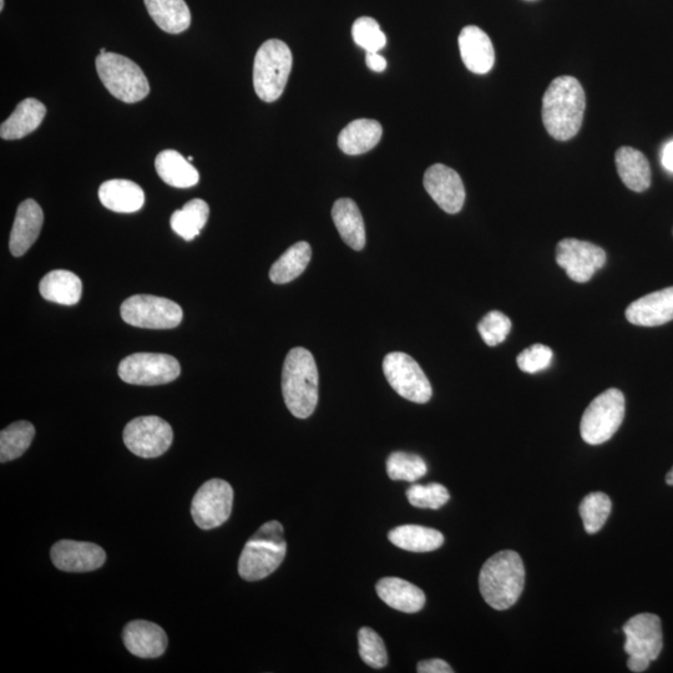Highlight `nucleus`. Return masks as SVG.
<instances>
[{
  "label": "nucleus",
  "mask_w": 673,
  "mask_h": 673,
  "mask_svg": "<svg viewBox=\"0 0 673 673\" xmlns=\"http://www.w3.org/2000/svg\"><path fill=\"white\" fill-rule=\"evenodd\" d=\"M586 96L583 86L573 77L553 80L543 98V123L555 140L568 141L583 125Z\"/></svg>",
  "instance_id": "1"
},
{
  "label": "nucleus",
  "mask_w": 673,
  "mask_h": 673,
  "mask_svg": "<svg viewBox=\"0 0 673 673\" xmlns=\"http://www.w3.org/2000/svg\"><path fill=\"white\" fill-rule=\"evenodd\" d=\"M525 585V568L520 555L504 550L488 559L479 575L483 599L493 609L503 611L518 602Z\"/></svg>",
  "instance_id": "2"
},
{
  "label": "nucleus",
  "mask_w": 673,
  "mask_h": 673,
  "mask_svg": "<svg viewBox=\"0 0 673 673\" xmlns=\"http://www.w3.org/2000/svg\"><path fill=\"white\" fill-rule=\"evenodd\" d=\"M282 393L288 411L300 419L311 417L318 403V369L306 348L288 352L282 371Z\"/></svg>",
  "instance_id": "3"
},
{
  "label": "nucleus",
  "mask_w": 673,
  "mask_h": 673,
  "mask_svg": "<svg viewBox=\"0 0 673 673\" xmlns=\"http://www.w3.org/2000/svg\"><path fill=\"white\" fill-rule=\"evenodd\" d=\"M292 53L286 43L267 40L258 49L253 63V88L258 98L273 103L281 98L292 70Z\"/></svg>",
  "instance_id": "4"
},
{
  "label": "nucleus",
  "mask_w": 673,
  "mask_h": 673,
  "mask_svg": "<svg viewBox=\"0 0 673 673\" xmlns=\"http://www.w3.org/2000/svg\"><path fill=\"white\" fill-rule=\"evenodd\" d=\"M95 64L101 82L116 99L135 104L149 95L148 78L133 60L108 52L100 54Z\"/></svg>",
  "instance_id": "5"
},
{
  "label": "nucleus",
  "mask_w": 673,
  "mask_h": 673,
  "mask_svg": "<svg viewBox=\"0 0 673 673\" xmlns=\"http://www.w3.org/2000/svg\"><path fill=\"white\" fill-rule=\"evenodd\" d=\"M624 634L625 652L629 655L627 667L632 672H645L664 647L660 617L654 614L631 617L624 625Z\"/></svg>",
  "instance_id": "6"
},
{
  "label": "nucleus",
  "mask_w": 673,
  "mask_h": 673,
  "mask_svg": "<svg viewBox=\"0 0 673 673\" xmlns=\"http://www.w3.org/2000/svg\"><path fill=\"white\" fill-rule=\"evenodd\" d=\"M624 418V394L616 388L607 389L586 408L580 424L581 437L590 445L605 443L614 437Z\"/></svg>",
  "instance_id": "7"
},
{
  "label": "nucleus",
  "mask_w": 673,
  "mask_h": 673,
  "mask_svg": "<svg viewBox=\"0 0 673 673\" xmlns=\"http://www.w3.org/2000/svg\"><path fill=\"white\" fill-rule=\"evenodd\" d=\"M120 313L128 325L148 330H172L184 318V312L177 303L150 295L129 297L121 305Z\"/></svg>",
  "instance_id": "8"
},
{
  "label": "nucleus",
  "mask_w": 673,
  "mask_h": 673,
  "mask_svg": "<svg viewBox=\"0 0 673 673\" xmlns=\"http://www.w3.org/2000/svg\"><path fill=\"white\" fill-rule=\"evenodd\" d=\"M121 381L135 386H161L176 381L181 366L175 357L160 353H135L121 361Z\"/></svg>",
  "instance_id": "9"
},
{
  "label": "nucleus",
  "mask_w": 673,
  "mask_h": 673,
  "mask_svg": "<svg viewBox=\"0 0 673 673\" xmlns=\"http://www.w3.org/2000/svg\"><path fill=\"white\" fill-rule=\"evenodd\" d=\"M383 372L394 391L407 401L424 404L432 398L429 379L421 366L408 354H387L383 361Z\"/></svg>",
  "instance_id": "10"
},
{
  "label": "nucleus",
  "mask_w": 673,
  "mask_h": 673,
  "mask_svg": "<svg viewBox=\"0 0 673 673\" xmlns=\"http://www.w3.org/2000/svg\"><path fill=\"white\" fill-rule=\"evenodd\" d=\"M234 505V489L225 480L211 479L197 490L191 515L200 529L219 528L229 520Z\"/></svg>",
  "instance_id": "11"
},
{
  "label": "nucleus",
  "mask_w": 673,
  "mask_h": 673,
  "mask_svg": "<svg viewBox=\"0 0 673 673\" xmlns=\"http://www.w3.org/2000/svg\"><path fill=\"white\" fill-rule=\"evenodd\" d=\"M174 440L171 425L155 416L139 417L126 424L124 443L140 458H158L168 452Z\"/></svg>",
  "instance_id": "12"
},
{
  "label": "nucleus",
  "mask_w": 673,
  "mask_h": 673,
  "mask_svg": "<svg viewBox=\"0 0 673 673\" xmlns=\"http://www.w3.org/2000/svg\"><path fill=\"white\" fill-rule=\"evenodd\" d=\"M556 262L571 280L585 283L606 263V252L588 241L565 239L556 247Z\"/></svg>",
  "instance_id": "13"
},
{
  "label": "nucleus",
  "mask_w": 673,
  "mask_h": 673,
  "mask_svg": "<svg viewBox=\"0 0 673 673\" xmlns=\"http://www.w3.org/2000/svg\"><path fill=\"white\" fill-rule=\"evenodd\" d=\"M423 184L443 211L454 215L463 209L465 187L457 171L443 164H435L425 171Z\"/></svg>",
  "instance_id": "14"
},
{
  "label": "nucleus",
  "mask_w": 673,
  "mask_h": 673,
  "mask_svg": "<svg viewBox=\"0 0 673 673\" xmlns=\"http://www.w3.org/2000/svg\"><path fill=\"white\" fill-rule=\"evenodd\" d=\"M52 561L55 568L65 573H90L105 564L104 549L93 543L62 540L52 548Z\"/></svg>",
  "instance_id": "15"
},
{
  "label": "nucleus",
  "mask_w": 673,
  "mask_h": 673,
  "mask_svg": "<svg viewBox=\"0 0 673 673\" xmlns=\"http://www.w3.org/2000/svg\"><path fill=\"white\" fill-rule=\"evenodd\" d=\"M287 554V546H277L250 539L239 560V574L246 581L266 579L280 568Z\"/></svg>",
  "instance_id": "16"
},
{
  "label": "nucleus",
  "mask_w": 673,
  "mask_h": 673,
  "mask_svg": "<svg viewBox=\"0 0 673 673\" xmlns=\"http://www.w3.org/2000/svg\"><path fill=\"white\" fill-rule=\"evenodd\" d=\"M627 321L635 326L657 327L673 321V286L650 293L626 308Z\"/></svg>",
  "instance_id": "17"
},
{
  "label": "nucleus",
  "mask_w": 673,
  "mask_h": 673,
  "mask_svg": "<svg viewBox=\"0 0 673 673\" xmlns=\"http://www.w3.org/2000/svg\"><path fill=\"white\" fill-rule=\"evenodd\" d=\"M124 645L140 659H158L168 647V636L160 626L150 621L136 620L125 626Z\"/></svg>",
  "instance_id": "18"
},
{
  "label": "nucleus",
  "mask_w": 673,
  "mask_h": 673,
  "mask_svg": "<svg viewBox=\"0 0 673 673\" xmlns=\"http://www.w3.org/2000/svg\"><path fill=\"white\" fill-rule=\"evenodd\" d=\"M43 222V210L37 201L28 199L19 205L9 239V250L14 257L25 255V252L35 244L42 231Z\"/></svg>",
  "instance_id": "19"
},
{
  "label": "nucleus",
  "mask_w": 673,
  "mask_h": 673,
  "mask_svg": "<svg viewBox=\"0 0 673 673\" xmlns=\"http://www.w3.org/2000/svg\"><path fill=\"white\" fill-rule=\"evenodd\" d=\"M463 63L474 74H487L495 63V52L488 34L475 25H468L459 35Z\"/></svg>",
  "instance_id": "20"
},
{
  "label": "nucleus",
  "mask_w": 673,
  "mask_h": 673,
  "mask_svg": "<svg viewBox=\"0 0 673 673\" xmlns=\"http://www.w3.org/2000/svg\"><path fill=\"white\" fill-rule=\"evenodd\" d=\"M99 200L110 211L133 214L143 209L145 192L133 181L110 180L100 186Z\"/></svg>",
  "instance_id": "21"
},
{
  "label": "nucleus",
  "mask_w": 673,
  "mask_h": 673,
  "mask_svg": "<svg viewBox=\"0 0 673 673\" xmlns=\"http://www.w3.org/2000/svg\"><path fill=\"white\" fill-rule=\"evenodd\" d=\"M377 594L392 609L416 614L425 605V594L418 586L399 578H383L376 586Z\"/></svg>",
  "instance_id": "22"
},
{
  "label": "nucleus",
  "mask_w": 673,
  "mask_h": 673,
  "mask_svg": "<svg viewBox=\"0 0 673 673\" xmlns=\"http://www.w3.org/2000/svg\"><path fill=\"white\" fill-rule=\"evenodd\" d=\"M47 115V108L34 98L19 103L13 114L0 126V136L4 140H19L37 130Z\"/></svg>",
  "instance_id": "23"
},
{
  "label": "nucleus",
  "mask_w": 673,
  "mask_h": 673,
  "mask_svg": "<svg viewBox=\"0 0 673 673\" xmlns=\"http://www.w3.org/2000/svg\"><path fill=\"white\" fill-rule=\"evenodd\" d=\"M332 219L342 240L353 250H363L366 246V227L356 202L351 199L337 200L333 205Z\"/></svg>",
  "instance_id": "24"
},
{
  "label": "nucleus",
  "mask_w": 673,
  "mask_h": 673,
  "mask_svg": "<svg viewBox=\"0 0 673 673\" xmlns=\"http://www.w3.org/2000/svg\"><path fill=\"white\" fill-rule=\"evenodd\" d=\"M383 134L376 120L358 119L349 123L338 136L339 149L347 155H361L376 148Z\"/></svg>",
  "instance_id": "25"
},
{
  "label": "nucleus",
  "mask_w": 673,
  "mask_h": 673,
  "mask_svg": "<svg viewBox=\"0 0 673 673\" xmlns=\"http://www.w3.org/2000/svg\"><path fill=\"white\" fill-rule=\"evenodd\" d=\"M39 292L47 301L63 306H74L82 298L83 282L73 272L55 270L40 281Z\"/></svg>",
  "instance_id": "26"
},
{
  "label": "nucleus",
  "mask_w": 673,
  "mask_h": 673,
  "mask_svg": "<svg viewBox=\"0 0 673 673\" xmlns=\"http://www.w3.org/2000/svg\"><path fill=\"white\" fill-rule=\"evenodd\" d=\"M615 163L622 182L635 192H644L651 185L649 161L641 151L624 146L616 151Z\"/></svg>",
  "instance_id": "27"
},
{
  "label": "nucleus",
  "mask_w": 673,
  "mask_h": 673,
  "mask_svg": "<svg viewBox=\"0 0 673 673\" xmlns=\"http://www.w3.org/2000/svg\"><path fill=\"white\" fill-rule=\"evenodd\" d=\"M155 169L161 180L177 189L195 186L200 180L195 166L175 150L161 151L155 160Z\"/></svg>",
  "instance_id": "28"
},
{
  "label": "nucleus",
  "mask_w": 673,
  "mask_h": 673,
  "mask_svg": "<svg viewBox=\"0 0 673 673\" xmlns=\"http://www.w3.org/2000/svg\"><path fill=\"white\" fill-rule=\"evenodd\" d=\"M146 9L160 29L180 34L189 29L191 13L185 0H144Z\"/></svg>",
  "instance_id": "29"
},
{
  "label": "nucleus",
  "mask_w": 673,
  "mask_h": 673,
  "mask_svg": "<svg viewBox=\"0 0 673 673\" xmlns=\"http://www.w3.org/2000/svg\"><path fill=\"white\" fill-rule=\"evenodd\" d=\"M388 539L397 548L412 553H429L444 544L440 531L419 525H402L389 531Z\"/></svg>",
  "instance_id": "30"
},
{
  "label": "nucleus",
  "mask_w": 673,
  "mask_h": 673,
  "mask_svg": "<svg viewBox=\"0 0 673 673\" xmlns=\"http://www.w3.org/2000/svg\"><path fill=\"white\" fill-rule=\"evenodd\" d=\"M312 257V249L307 242H297L273 263L270 280L276 285H285L300 277L306 271Z\"/></svg>",
  "instance_id": "31"
},
{
  "label": "nucleus",
  "mask_w": 673,
  "mask_h": 673,
  "mask_svg": "<svg viewBox=\"0 0 673 673\" xmlns=\"http://www.w3.org/2000/svg\"><path fill=\"white\" fill-rule=\"evenodd\" d=\"M210 207L201 199H194L171 216V229L186 241L200 235L209 220Z\"/></svg>",
  "instance_id": "32"
},
{
  "label": "nucleus",
  "mask_w": 673,
  "mask_h": 673,
  "mask_svg": "<svg viewBox=\"0 0 673 673\" xmlns=\"http://www.w3.org/2000/svg\"><path fill=\"white\" fill-rule=\"evenodd\" d=\"M35 437L32 423L20 421L10 424L0 433V462H12L27 452Z\"/></svg>",
  "instance_id": "33"
},
{
  "label": "nucleus",
  "mask_w": 673,
  "mask_h": 673,
  "mask_svg": "<svg viewBox=\"0 0 673 673\" xmlns=\"http://www.w3.org/2000/svg\"><path fill=\"white\" fill-rule=\"evenodd\" d=\"M611 508V500L604 493H591L585 497L580 504L579 511L586 533H599L609 519Z\"/></svg>",
  "instance_id": "34"
},
{
  "label": "nucleus",
  "mask_w": 673,
  "mask_h": 673,
  "mask_svg": "<svg viewBox=\"0 0 673 673\" xmlns=\"http://www.w3.org/2000/svg\"><path fill=\"white\" fill-rule=\"evenodd\" d=\"M387 473L392 480L416 482L428 473L427 464L416 454L396 452L387 459Z\"/></svg>",
  "instance_id": "35"
},
{
  "label": "nucleus",
  "mask_w": 673,
  "mask_h": 673,
  "mask_svg": "<svg viewBox=\"0 0 673 673\" xmlns=\"http://www.w3.org/2000/svg\"><path fill=\"white\" fill-rule=\"evenodd\" d=\"M359 655L364 664L372 669H383L388 664L386 645L382 637L371 627H362L358 632Z\"/></svg>",
  "instance_id": "36"
},
{
  "label": "nucleus",
  "mask_w": 673,
  "mask_h": 673,
  "mask_svg": "<svg viewBox=\"0 0 673 673\" xmlns=\"http://www.w3.org/2000/svg\"><path fill=\"white\" fill-rule=\"evenodd\" d=\"M352 37L358 47L363 48L367 53H379V50L387 44L386 34L382 32L377 20L369 17H362L354 22Z\"/></svg>",
  "instance_id": "37"
},
{
  "label": "nucleus",
  "mask_w": 673,
  "mask_h": 673,
  "mask_svg": "<svg viewBox=\"0 0 673 673\" xmlns=\"http://www.w3.org/2000/svg\"><path fill=\"white\" fill-rule=\"evenodd\" d=\"M407 498L416 508L437 510L449 502L450 495L442 484H416L407 490Z\"/></svg>",
  "instance_id": "38"
},
{
  "label": "nucleus",
  "mask_w": 673,
  "mask_h": 673,
  "mask_svg": "<svg viewBox=\"0 0 673 673\" xmlns=\"http://www.w3.org/2000/svg\"><path fill=\"white\" fill-rule=\"evenodd\" d=\"M511 330V322L508 316L499 311L489 312L487 316L480 321L478 331L483 341L489 347L498 346L508 337Z\"/></svg>",
  "instance_id": "39"
},
{
  "label": "nucleus",
  "mask_w": 673,
  "mask_h": 673,
  "mask_svg": "<svg viewBox=\"0 0 673 673\" xmlns=\"http://www.w3.org/2000/svg\"><path fill=\"white\" fill-rule=\"evenodd\" d=\"M553 359V351L544 344H534L524 349L516 358V363L525 373H538L548 368Z\"/></svg>",
  "instance_id": "40"
},
{
  "label": "nucleus",
  "mask_w": 673,
  "mask_h": 673,
  "mask_svg": "<svg viewBox=\"0 0 673 673\" xmlns=\"http://www.w3.org/2000/svg\"><path fill=\"white\" fill-rule=\"evenodd\" d=\"M251 539L277 546H287L283 526L276 520L268 521V523L263 524Z\"/></svg>",
  "instance_id": "41"
},
{
  "label": "nucleus",
  "mask_w": 673,
  "mask_h": 673,
  "mask_svg": "<svg viewBox=\"0 0 673 673\" xmlns=\"http://www.w3.org/2000/svg\"><path fill=\"white\" fill-rule=\"evenodd\" d=\"M417 671L419 673H453L454 670L448 662L440 659H432L421 661L418 664Z\"/></svg>",
  "instance_id": "42"
},
{
  "label": "nucleus",
  "mask_w": 673,
  "mask_h": 673,
  "mask_svg": "<svg viewBox=\"0 0 673 673\" xmlns=\"http://www.w3.org/2000/svg\"><path fill=\"white\" fill-rule=\"evenodd\" d=\"M366 63L372 72L383 73L387 69V60L379 53H367Z\"/></svg>",
  "instance_id": "43"
},
{
  "label": "nucleus",
  "mask_w": 673,
  "mask_h": 673,
  "mask_svg": "<svg viewBox=\"0 0 673 673\" xmlns=\"http://www.w3.org/2000/svg\"><path fill=\"white\" fill-rule=\"evenodd\" d=\"M662 164L666 170L673 172V141L665 146L664 153H662Z\"/></svg>",
  "instance_id": "44"
},
{
  "label": "nucleus",
  "mask_w": 673,
  "mask_h": 673,
  "mask_svg": "<svg viewBox=\"0 0 673 673\" xmlns=\"http://www.w3.org/2000/svg\"><path fill=\"white\" fill-rule=\"evenodd\" d=\"M666 483L673 487V468L671 469V472L666 475Z\"/></svg>",
  "instance_id": "45"
},
{
  "label": "nucleus",
  "mask_w": 673,
  "mask_h": 673,
  "mask_svg": "<svg viewBox=\"0 0 673 673\" xmlns=\"http://www.w3.org/2000/svg\"><path fill=\"white\" fill-rule=\"evenodd\" d=\"M106 53H108V50H106L105 48L100 49V54H106Z\"/></svg>",
  "instance_id": "46"
},
{
  "label": "nucleus",
  "mask_w": 673,
  "mask_h": 673,
  "mask_svg": "<svg viewBox=\"0 0 673 673\" xmlns=\"http://www.w3.org/2000/svg\"><path fill=\"white\" fill-rule=\"evenodd\" d=\"M4 9V0H0V10Z\"/></svg>",
  "instance_id": "47"
},
{
  "label": "nucleus",
  "mask_w": 673,
  "mask_h": 673,
  "mask_svg": "<svg viewBox=\"0 0 673 673\" xmlns=\"http://www.w3.org/2000/svg\"><path fill=\"white\" fill-rule=\"evenodd\" d=\"M187 160H189L190 163H191V161L194 160V158H192V156H189V158H187Z\"/></svg>",
  "instance_id": "48"
}]
</instances>
